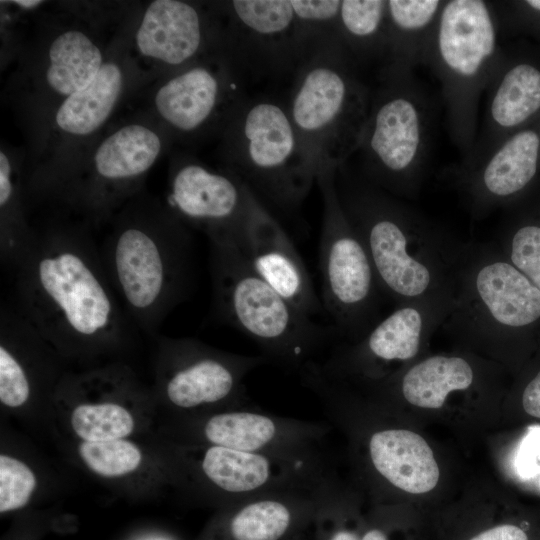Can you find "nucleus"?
I'll list each match as a JSON object with an SVG mask.
<instances>
[{"label":"nucleus","mask_w":540,"mask_h":540,"mask_svg":"<svg viewBox=\"0 0 540 540\" xmlns=\"http://www.w3.org/2000/svg\"><path fill=\"white\" fill-rule=\"evenodd\" d=\"M18 310L51 343L75 351L118 344L130 326L83 227L36 232L16 265Z\"/></svg>","instance_id":"nucleus-1"},{"label":"nucleus","mask_w":540,"mask_h":540,"mask_svg":"<svg viewBox=\"0 0 540 540\" xmlns=\"http://www.w3.org/2000/svg\"><path fill=\"white\" fill-rule=\"evenodd\" d=\"M246 98L243 72L228 53H219L168 74L152 103L170 134L195 138L222 134Z\"/></svg>","instance_id":"nucleus-12"},{"label":"nucleus","mask_w":540,"mask_h":540,"mask_svg":"<svg viewBox=\"0 0 540 540\" xmlns=\"http://www.w3.org/2000/svg\"><path fill=\"white\" fill-rule=\"evenodd\" d=\"M494 3L445 0L426 65L441 83L450 139L465 161L479 128V105L502 58Z\"/></svg>","instance_id":"nucleus-4"},{"label":"nucleus","mask_w":540,"mask_h":540,"mask_svg":"<svg viewBox=\"0 0 540 540\" xmlns=\"http://www.w3.org/2000/svg\"><path fill=\"white\" fill-rule=\"evenodd\" d=\"M43 2L42 1H24V0H21V1H12V4L14 5H17L19 7H22V8H25V9H30V8H35L36 6L42 4Z\"/></svg>","instance_id":"nucleus-37"},{"label":"nucleus","mask_w":540,"mask_h":540,"mask_svg":"<svg viewBox=\"0 0 540 540\" xmlns=\"http://www.w3.org/2000/svg\"><path fill=\"white\" fill-rule=\"evenodd\" d=\"M330 540H359L356 534L347 530H339L335 532Z\"/></svg>","instance_id":"nucleus-35"},{"label":"nucleus","mask_w":540,"mask_h":540,"mask_svg":"<svg viewBox=\"0 0 540 540\" xmlns=\"http://www.w3.org/2000/svg\"><path fill=\"white\" fill-rule=\"evenodd\" d=\"M470 540H528V537L520 527L503 524L485 530Z\"/></svg>","instance_id":"nucleus-33"},{"label":"nucleus","mask_w":540,"mask_h":540,"mask_svg":"<svg viewBox=\"0 0 540 540\" xmlns=\"http://www.w3.org/2000/svg\"><path fill=\"white\" fill-rule=\"evenodd\" d=\"M25 217L23 188L18 167L4 149L0 151V257L13 268L35 239Z\"/></svg>","instance_id":"nucleus-26"},{"label":"nucleus","mask_w":540,"mask_h":540,"mask_svg":"<svg viewBox=\"0 0 540 540\" xmlns=\"http://www.w3.org/2000/svg\"><path fill=\"white\" fill-rule=\"evenodd\" d=\"M505 239L502 253L540 290V225L520 224Z\"/></svg>","instance_id":"nucleus-30"},{"label":"nucleus","mask_w":540,"mask_h":540,"mask_svg":"<svg viewBox=\"0 0 540 540\" xmlns=\"http://www.w3.org/2000/svg\"><path fill=\"white\" fill-rule=\"evenodd\" d=\"M522 405L527 414L540 418V371L526 385L522 394Z\"/></svg>","instance_id":"nucleus-34"},{"label":"nucleus","mask_w":540,"mask_h":540,"mask_svg":"<svg viewBox=\"0 0 540 540\" xmlns=\"http://www.w3.org/2000/svg\"><path fill=\"white\" fill-rule=\"evenodd\" d=\"M164 132L132 122L109 133L81 165L38 185L34 191L53 197L82 214L90 224L111 220L140 193L144 177L165 147Z\"/></svg>","instance_id":"nucleus-11"},{"label":"nucleus","mask_w":540,"mask_h":540,"mask_svg":"<svg viewBox=\"0 0 540 540\" xmlns=\"http://www.w3.org/2000/svg\"><path fill=\"white\" fill-rule=\"evenodd\" d=\"M432 124L431 102L414 72H379L356 152L358 171L400 199L417 198L425 177Z\"/></svg>","instance_id":"nucleus-8"},{"label":"nucleus","mask_w":540,"mask_h":540,"mask_svg":"<svg viewBox=\"0 0 540 540\" xmlns=\"http://www.w3.org/2000/svg\"><path fill=\"white\" fill-rule=\"evenodd\" d=\"M163 347L170 360L164 392L174 406L182 409L224 401L249 404L245 378L268 362L264 355L223 353L191 339L163 340Z\"/></svg>","instance_id":"nucleus-17"},{"label":"nucleus","mask_w":540,"mask_h":540,"mask_svg":"<svg viewBox=\"0 0 540 540\" xmlns=\"http://www.w3.org/2000/svg\"><path fill=\"white\" fill-rule=\"evenodd\" d=\"M218 9L180 0H155L144 10L133 43L138 55L167 75L202 59L228 53Z\"/></svg>","instance_id":"nucleus-15"},{"label":"nucleus","mask_w":540,"mask_h":540,"mask_svg":"<svg viewBox=\"0 0 540 540\" xmlns=\"http://www.w3.org/2000/svg\"><path fill=\"white\" fill-rule=\"evenodd\" d=\"M78 451L93 472L107 477L122 476L134 471L142 459L139 448L123 439L84 441Z\"/></svg>","instance_id":"nucleus-29"},{"label":"nucleus","mask_w":540,"mask_h":540,"mask_svg":"<svg viewBox=\"0 0 540 540\" xmlns=\"http://www.w3.org/2000/svg\"><path fill=\"white\" fill-rule=\"evenodd\" d=\"M336 168L317 169L322 199L319 267L322 305L333 329L351 343L360 340L380 320L384 298L368 251L348 220L335 186Z\"/></svg>","instance_id":"nucleus-10"},{"label":"nucleus","mask_w":540,"mask_h":540,"mask_svg":"<svg viewBox=\"0 0 540 540\" xmlns=\"http://www.w3.org/2000/svg\"><path fill=\"white\" fill-rule=\"evenodd\" d=\"M31 395L30 381L17 357L0 345V401L7 407H20Z\"/></svg>","instance_id":"nucleus-32"},{"label":"nucleus","mask_w":540,"mask_h":540,"mask_svg":"<svg viewBox=\"0 0 540 540\" xmlns=\"http://www.w3.org/2000/svg\"><path fill=\"white\" fill-rule=\"evenodd\" d=\"M107 54L81 24L60 26L47 36L25 76L26 96L34 111L44 115V124L66 98L96 77Z\"/></svg>","instance_id":"nucleus-18"},{"label":"nucleus","mask_w":540,"mask_h":540,"mask_svg":"<svg viewBox=\"0 0 540 540\" xmlns=\"http://www.w3.org/2000/svg\"><path fill=\"white\" fill-rule=\"evenodd\" d=\"M481 125L470 156L453 169L465 170L540 112V69L528 62L507 63L504 55L485 91Z\"/></svg>","instance_id":"nucleus-20"},{"label":"nucleus","mask_w":540,"mask_h":540,"mask_svg":"<svg viewBox=\"0 0 540 540\" xmlns=\"http://www.w3.org/2000/svg\"><path fill=\"white\" fill-rule=\"evenodd\" d=\"M75 433L84 441L99 442L122 439L134 429L130 412L114 402L77 405L71 416Z\"/></svg>","instance_id":"nucleus-28"},{"label":"nucleus","mask_w":540,"mask_h":540,"mask_svg":"<svg viewBox=\"0 0 540 540\" xmlns=\"http://www.w3.org/2000/svg\"><path fill=\"white\" fill-rule=\"evenodd\" d=\"M219 316L257 343L268 360L297 372L315 360L330 331L277 293L250 266L238 244L210 243Z\"/></svg>","instance_id":"nucleus-5"},{"label":"nucleus","mask_w":540,"mask_h":540,"mask_svg":"<svg viewBox=\"0 0 540 540\" xmlns=\"http://www.w3.org/2000/svg\"><path fill=\"white\" fill-rule=\"evenodd\" d=\"M386 30L387 0H341L338 40L354 66L371 60L382 62Z\"/></svg>","instance_id":"nucleus-25"},{"label":"nucleus","mask_w":540,"mask_h":540,"mask_svg":"<svg viewBox=\"0 0 540 540\" xmlns=\"http://www.w3.org/2000/svg\"><path fill=\"white\" fill-rule=\"evenodd\" d=\"M540 319V290L496 243L468 244L452 308L441 327L464 342L496 347Z\"/></svg>","instance_id":"nucleus-9"},{"label":"nucleus","mask_w":540,"mask_h":540,"mask_svg":"<svg viewBox=\"0 0 540 540\" xmlns=\"http://www.w3.org/2000/svg\"><path fill=\"white\" fill-rule=\"evenodd\" d=\"M257 200L232 172L183 157L170 170L165 205L188 228L204 232L210 243L240 245Z\"/></svg>","instance_id":"nucleus-13"},{"label":"nucleus","mask_w":540,"mask_h":540,"mask_svg":"<svg viewBox=\"0 0 540 540\" xmlns=\"http://www.w3.org/2000/svg\"><path fill=\"white\" fill-rule=\"evenodd\" d=\"M361 540H387V538L381 530L372 529L366 532Z\"/></svg>","instance_id":"nucleus-36"},{"label":"nucleus","mask_w":540,"mask_h":540,"mask_svg":"<svg viewBox=\"0 0 540 540\" xmlns=\"http://www.w3.org/2000/svg\"><path fill=\"white\" fill-rule=\"evenodd\" d=\"M445 0H387L386 45L379 72L426 65Z\"/></svg>","instance_id":"nucleus-23"},{"label":"nucleus","mask_w":540,"mask_h":540,"mask_svg":"<svg viewBox=\"0 0 540 540\" xmlns=\"http://www.w3.org/2000/svg\"><path fill=\"white\" fill-rule=\"evenodd\" d=\"M474 381V367L466 357L433 355L409 367L398 383L411 405L438 409L451 393L468 390Z\"/></svg>","instance_id":"nucleus-24"},{"label":"nucleus","mask_w":540,"mask_h":540,"mask_svg":"<svg viewBox=\"0 0 540 540\" xmlns=\"http://www.w3.org/2000/svg\"><path fill=\"white\" fill-rule=\"evenodd\" d=\"M221 135L226 170L266 206L284 214L299 210L316 182L317 167L298 138L285 102L247 97Z\"/></svg>","instance_id":"nucleus-6"},{"label":"nucleus","mask_w":540,"mask_h":540,"mask_svg":"<svg viewBox=\"0 0 540 540\" xmlns=\"http://www.w3.org/2000/svg\"><path fill=\"white\" fill-rule=\"evenodd\" d=\"M122 46L107 54L87 86L66 98L51 114L46 124L56 140L67 144L87 138L108 121L130 79L131 61L127 50L120 51Z\"/></svg>","instance_id":"nucleus-21"},{"label":"nucleus","mask_w":540,"mask_h":540,"mask_svg":"<svg viewBox=\"0 0 540 540\" xmlns=\"http://www.w3.org/2000/svg\"><path fill=\"white\" fill-rule=\"evenodd\" d=\"M453 297L396 306L360 340L335 350L324 363L316 361L326 376L341 379L377 370L393 363L413 360L431 333L449 314Z\"/></svg>","instance_id":"nucleus-16"},{"label":"nucleus","mask_w":540,"mask_h":540,"mask_svg":"<svg viewBox=\"0 0 540 540\" xmlns=\"http://www.w3.org/2000/svg\"><path fill=\"white\" fill-rule=\"evenodd\" d=\"M290 1L296 21L301 62L324 49L341 50L338 40L341 0Z\"/></svg>","instance_id":"nucleus-27"},{"label":"nucleus","mask_w":540,"mask_h":540,"mask_svg":"<svg viewBox=\"0 0 540 540\" xmlns=\"http://www.w3.org/2000/svg\"><path fill=\"white\" fill-rule=\"evenodd\" d=\"M216 7L226 20L228 52L243 73L293 74L301 49L290 0H233Z\"/></svg>","instance_id":"nucleus-14"},{"label":"nucleus","mask_w":540,"mask_h":540,"mask_svg":"<svg viewBox=\"0 0 540 540\" xmlns=\"http://www.w3.org/2000/svg\"><path fill=\"white\" fill-rule=\"evenodd\" d=\"M335 186L385 299L396 307L454 296L468 244L369 182L349 161L336 168Z\"/></svg>","instance_id":"nucleus-2"},{"label":"nucleus","mask_w":540,"mask_h":540,"mask_svg":"<svg viewBox=\"0 0 540 540\" xmlns=\"http://www.w3.org/2000/svg\"><path fill=\"white\" fill-rule=\"evenodd\" d=\"M238 246L252 269L300 311L312 318L324 310L301 256L259 198Z\"/></svg>","instance_id":"nucleus-19"},{"label":"nucleus","mask_w":540,"mask_h":540,"mask_svg":"<svg viewBox=\"0 0 540 540\" xmlns=\"http://www.w3.org/2000/svg\"><path fill=\"white\" fill-rule=\"evenodd\" d=\"M285 102L303 147L317 169L356 154L370 112L372 90L338 48L304 59L293 72Z\"/></svg>","instance_id":"nucleus-7"},{"label":"nucleus","mask_w":540,"mask_h":540,"mask_svg":"<svg viewBox=\"0 0 540 540\" xmlns=\"http://www.w3.org/2000/svg\"><path fill=\"white\" fill-rule=\"evenodd\" d=\"M36 487L31 469L16 458L0 456V512L25 506Z\"/></svg>","instance_id":"nucleus-31"},{"label":"nucleus","mask_w":540,"mask_h":540,"mask_svg":"<svg viewBox=\"0 0 540 540\" xmlns=\"http://www.w3.org/2000/svg\"><path fill=\"white\" fill-rule=\"evenodd\" d=\"M374 470L394 487L411 494L431 491L438 483L439 468L427 442L405 429H382L367 443Z\"/></svg>","instance_id":"nucleus-22"},{"label":"nucleus","mask_w":540,"mask_h":540,"mask_svg":"<svg viewBox=\"0 0 540 540\" xmlns=\"http://www.w3.org/2000/svg\"><path fill=\"white\" fill-rule=\"evenodd\" d=\"M100 256L129 320L153 332L188 288L191 235L165 204L141 192L111 218Z\"/></svg>","instance_id":"nucleus-3"}]
</instances>
